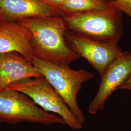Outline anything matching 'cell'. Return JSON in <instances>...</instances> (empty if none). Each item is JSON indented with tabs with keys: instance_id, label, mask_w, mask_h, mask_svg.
<instances>
[{
	"instance_id": "1",
	"label": "cell",
	"mask_w": 131,
	"mask_h": 131,
	"mask_svg": "<svg viewBox=\"0 0 131 131\" xmlns=\"http://www.w3.org/2000/svg\"><path fill=\"white\" fill-rule=\"evenodd\" d=\"M18 22L32 33L31 45L34 55L38 58L66 66L80 58L67 43L65 34L68 29L63 16L26 19Z\"/></svg>"
},
{
	"instance_id": "2",
	"label": "cell",
	"mask_w": 131,
	"mask_h": 131,
	"mask_svg": "<svg viewBox=\"0 0 131 131\" xmlns=\"http://www.w3.org/2000/svg\"><path fill=\"white\" fill-rule=\"evenodd\" d=\"M122 14L110 6L105 9L64 14L63 18L68 30L100 42L116 45L123 34Z\"/></svg>"
},
{
	"instance_id": "3",
	"label": "cell",
	"mask_w": 131,
	"mask_h": 131,
	"mask_svg": "<svg viewBox=\"0 0 131 131\" xmlns=\"http://www.w3.org/2000/svg\"><path fill=\"white\" fill-rule=\"evenodd\" d=\"M32 63L59 94L83 126L85 118L77 103V95L84 83L93 78L92 73L84 69L74 70L70 66L52 63L36 56Z\"/></svg>"
},
{
	"instance_id": "4",
	"label": "cell",
	"mask_w": 131,
	"mask_h": 131,
	"mask_svg": "<svg viewBox=\"0 0 131 131\" xmlns=\"http://www.w3.org/2000/svg\"><path fill=\"white\" fill-rule=\"evenodd\" d=\"M24 122L66 124L62 117L38 107L24 94L9 89L0 92V122L15 124Z\"/></svg>"
},
{
	"instance_id": "5",
	"label": "cell",
	"mask_w": 131,
	"mask_h": 131,
	"mask_svg": "<svg viewBox=\"0 0 131 131\" xmlns=\"http://www.w3.org/2000/svg\"><path fill=\"white\" fill-rule=\"evenodd\" d=\"M6 89L16 90L27 95L44 110L62 117L70 129L78 130L82 128L83 126L64 100L43 76L20 81Z\"/></svg>"
},
{
	"instance_id": "6",
	"label": "cell",
	"mask_w": 131,
	"mask_h": 131,
	"mask_svg": "<svg viewBox=\"0 0 131 131\" xmlns=\"http://www.w3.org/2000/svg\"><path fill=\"white\" fill-rule=\"evenodd\" d=\"M66 40L70 49L84 58L101 76L122 51L118 44H110L68 30Z\"/></svg>"
},
{
	"instance_id": "7",
	"label": "cell",
	"mask_w": 131,
	"mask_h": 131,
	"mask_svg": "<svg viewBox=\"0 0 131 131\" xmlns=\"http://www.w3.org/2000/svg\"><path fill=\"white\" fill-rule=\"evenodd\" d=\"M131 73V52H122L101 76L98 91L89 106V114L94 115L103 110L108 99L118 90Z\"/></svg>"
},
{
	"instance_id": "8",
	"label": "cell",
	"mask_w": 131,
	"mask_h": 131,
	"mask_svg": "<svg viewBox=\"0 0 131 131\" xmlns=\"http://www.w3.org/2000/svg\"><path fill=\"white\" fill-rule=\"evenodd\" d=\"M59 8L45 0H0V15L4 20L18 22L26 19L64 16Z\"/></svg>"
},
{
	"instance_id": "9",
	"label": "cell",
	"mask_w": 131,
	"mask_h": 131,
	"mask_svg": "<svg viewBox=\"0 0 131 131\" xmlns=\"http://www.w3.org/2000/svg\"><path fill=\"white\" fill-rule=\"evenodd\" d=\"M32 38L30 30L18 22L3 21L0 23V54L17 52L32 63L35 57Z\"/></svg>"
},
{
	"instance_id": "10",
	"label": "cell",
	"mask_w": 131,
	"mask_h": 131,
	"mask_svg": "<svg viewBox=\"0 0 131 131\" xmlns=\"http://www.w3.org/2000/svg\"><path fill=\"white\" fill-rule=\"evenodd\" d=\"M40 76L33 64L19 53L0 54V92L20 81Z\"/></svg>"
},
{
	"instance_id": "11",
	"label": "cell",
	"mask_w": 131,
	"mask_h": 131,
	"mask_svg": "<svg viewBox=\"0 0 131 131\" xmlns=\"http://www.w3.org/2000/svg\"><path fill=\"white\" fill-rule=\"evenodd\" d=\"M105 0H65L61 10L64 14H74L103 10L109 7Z\"/></svg>"
},
{
	"instance_id": "12",
	"label": "cell",
	"mask_w": 131,
	"mask_h": 131,
	"mask_svg": "<svg viewBox=\"0 0 131 131\" xmlns=\"http://www.w3.org/2000/svg\"><path fill=\"white\" fill-rule=\"evenodd\" d=\"M108 3L110 7L125 13L131 19V0H114Z\"/></svg>"
},
{
	"instance_id": "13",
	"label": "cell",
	"mask_w": 131,
	"mask_h": 131,
	"mask_svg": "<svg viewBox=\"0 0 131 131\" xmlns=\"http://www.w3.org/2000/svg\"><path fill=\"white\" fill-rule=\"evenodd\" d=\"M118 89H125L131 91V73L126 80L120 86Z\"/></svg>"
},
{
	"instance_id": "14",
	"label": "cell",
	"mask_w": 131,
	"mask_h": 131,
	"mask_svg": "<svg viewBox=\"0 0 131 131\" xmlns=\"http://www.w3.org/2000/svg\"><path fill=\"white\" fill-rule=\"evenodd\" d=\"M49 3L61 9V6L64 3L65 0H45Z\"/></svg>"
},
{
	"instance_id": "15",
	"label": "cell",
	"mask_w": 131,
	"mask_h": 131,
	"mask_svg": "<svg viewBox=\"0 0 131 131\" xmlns=\"http://www.w3.org/2000/svg\"><path fill=\"white\" fill-rule=\"evenodd\" d=\"M4 19H3V17L0 15V23H1V22H2L3 21H4Z\"/></svg>"
},
{
	"instance_id": "16",
	"label": "cell",
	"mask_w": 131,
	"mask_h": 131,
	"mask_svg": "<svg viewBox=\"0 0 131 131\" xmlns=\"http://www.w3.org/2000/svg\"><path fill=\"white\" fill-rule=\"evenodd\" d=\"M105 1H106L108 2H110V1H114V0H105Z\"/></svg>"
}]
</instances>
